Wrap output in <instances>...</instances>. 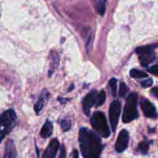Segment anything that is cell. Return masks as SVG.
<instances>
[{
  "label": "cell",
  "mask_w": 158,
  "mask_h": 158,
  "mask_svg": "<svg viewBox=\"0 0 158 158\" xmlns=\"http://www.w3.org/2000/svg\"><path fill=\"white\" fill-rule=\"evenodd\" d=\"M109 86L111 89V94L113 97H115L117 94V80L116 78H112L109 81Z\"/></svg>",
  "instance_id": "cell-18"
},
{
  "label": "cell",
  "mask_w": 158,
  "mask_h": 158,
  "mask_svg": "<svg viewBox=\"0 0 158 158\" xmlns=\"http://www.w3.org/2000/svg\"><path fill=\"white\" fill-rule=\"evenodd\" d=\"M130 135L127 130H122L120 132L115 144V150L117 152L122 153L127 148L129 144Z\"/></svg>",
  "instance_id": "cell-8"
},
{
  "label": "cell",
  "mask_w": 158,
  "mask_h": 158,
  "mask_svg": "<svg viewBox=\"0 0 158 158\" xmlns=\"http://www.w3.org/2000/svg\"><path fill=\"white\" fill-rule=\"evenodd\" d=\"M105 101H106V94H105L104 91L101 90L100 93H98L95 106L98 107V106H102V105L104 104Z\"/></svg>",
  "instance_id": "cell-17"
},
{
  "label": "cell",
  "mask_w": 158,
  "mask_h": 158,
  "mask_svg": "<svg viewBox=\"0 0 158 158\" xmlns=\"http://www.w3.org/2000/svg\"><path fill=\"white\" fill-rule=\"evenodd\" d=\"M60 158H66V149H65V147L62 146L61 150H60Z\"/></svg>",
  "instance_id": "cell-23"
},
{
  "label": "cell",
  "mask_w": 158,
  "mask_h": 158,
  "mask_svg": "<svg viewBox=\"0 0 158 158\" xmlns=\"http://www.w3.org/2000/svg\"><path fill=\"white\" fill-rule=\"evenodd\" d=\"M16 120L17 115L12 109L5 111L0 116V143L11 132L15 126Z\"/></svg>",
  "instance_id": "cell-3"
},
{
  "label": "cell",
  "mask_w": 158,
  "mask_h": 158,
  "mask_svg": "<svg viewBox=\"0 0 158 158\" xmlns=\"http://www.w3.org/2000/svg\"><path fill=\"white\" fill-rule=\"evenodd\" d=\"M120 113H121V103L119 100H114V102H112L109 108L110 122L112 131L114 133L117 131Z\"/></svg>",
  "instance_id": "cell-6"
},
{
  "label": "cell",
  "mask_w": 158,
  "mask_h": 158,
  "mask_svg": "<svg viewBox=\"0 0 158 158\" xmlns=\"http://www.w3.org/2000/svg\"><path fill=\"white\" fill-rule=\"evenodd\" d=\"M52 131H53V126H52V122L46 120L40 131V136L44 139L48 138L52 135Z\"/></svg>",
  "instance_id": "cell-13"
},
{
  "label": "cell",
  "mask_w": 158,
  "mask_h": 158,
  "mask_svg": "<svg viewBox=\"0 0 158 158\" xmlns=\"http://www.w3.org/2000/svg\"><path fill=\"white\" fill-rule=\"evenodd\" d=\"M49 97V91L44 89L43 90V92L41 93V95L39 97V100H37V102L35 103V106H34V110H35V114L38 115L40 112H41L42 110L44 107L45 104L46 103V102L48 101Z\"/></svg>",
  "instance_id": "cell-11"
},
{
  "label": "cell",
  "mask_w": 158,
  "mask_h": 158,
  "mask_svg": "<svg viewBox=\"0 0 158 158\" xmlns=\"http://www.w3.org/2000/svg\"><path fill=\"white\" fill-rule=\"evenodd\" d=\"M148 71H149L150 73H151L152 74H154V75L157 76V74H158V66L157 64L154 65V66H152L151 67H150L149 69H148Z\"/></svg>",
  "instance_id": "cell-22"
},
{
  "label": "cell",
  "mask_w": 158,
  "mask_h": 158,
  "mask_svg": "<svg viewBox=\"0 0 158 158\" xmlns=\"http://www.w3.org/2000/svg\"><path fill=\"white\" fill-rule=\"evenodd\" d=\"M130 75L132 78L136 79H143L148 78V74L147 73L143 72V71L140 70V69H132L130 71Z\"/></svg>",
  "instance_id": "cell-15"
},
{
  "label": "cell",
  "mask_w": 158,
  "mask_h": 158,
  "mask_svg": "<svg viewBox=\"0 0 158 158\" xmlns=\"http://www.w3.org/2000/svg\"><path fill=\"white\" fill-rule=\"evenodd\" d=\"M80 148L83 158H100L103 145L99 136L86 127L80 130Z\"/></svg>",
  "instance_id": "cell-1"
},
{
  "label": "cell",
  "mask_w": 158,
  "mask_h": 158,
  "mask_svg": "<svg viewBox=\"0 0 158 158\" xmlns=\"http://www.w3.org/2000/svg\"><path fill=\"white\" fill-rule=\"evenodd\" d=\"M153 84V80L151 78L148 79L146 80H143V82H141V85L143 87L147 88V87H150V86H152Z\"/></svg>",
  "instance_id": "cell-21"
},
{
  "label": "cell",
  "mask_w": 158,
  "mask_h": 158,
  "mask_svg": "<svg viewBox=\"0 0 158 158\" xmlns=\"http://www.w3.org/2000/svg\"><path fill=\"white\" fill-rule=\"evenodd\" d=\"M73 158H79V153L77 150L74 149L73 151Z\"/></svg>",
  "instance_id": "cell-25"
},
{
  "label": "cell",
  "mask_w": 158,
  "mask_h": 158,
  "mask_svg": "<svg viewBox=\"0 0 158 158\" xmlns=\"http://www.w3.org/2000/svg\"><path fill=\"white\" fill-rule=\"evenodd\" d=\"M97 95L98 92L95 89L90 91L86 97H84L83 100V113L86 116L89 117L90 115V110L94 106H95L96 102H97Z\"/></svg>",
  "instance_id": "cell-7"
},
{
  "label": "cell",
  "mask_w": 158,
  "mask_h": 158,
  "mask_svg": "<svg viewBox=\"0 0 158 158\" xmlns=\"http://www.w3.org/2000/svg\"><path fill=\"white\" fill-rule=\"evenodd\" d=\"M137 103H138V95L136 93H132L128 95L126 100L124 109L123 113V121L125 123H131L138 117L139 114L137 111Z\"/></svg>",
  "instance_id": "cell-2"
},
{
  "label": "cell",
  "mask_w": 158,
  "mask_h": 158,
  "mask_svg": "<svg viewBox=\"0 0 158 158\" xmlns=\"http://www.w3.org/2000/svg\"><path fill=\"white\" fill-rule=\"evenodd\" d=\"M157 45H147V46H140L136 49L140 63L143 66L147 67L156 59L155 49Z\"/></svg>",
  "instance_id": "cell-5"
},
{
  "label": "cell",
  "mask_w": 158,
  "mask_h": 158,
  "mask_svg": "<svg viewBox=\"0 0 158 158\" xmlns=\"http://www.w3.org/2000/svg\"><path fill=\"white\" fill-rule=\"evenodd\" d=\"M58 100H59V101H60V103H61L62 104H64V103H66V102H67L68 100H69V99H67V100H65L64 98H61V97H59Z\"/></svg>",
  "instance_id": "cell-26"
},
{
  "label": "cell",
  "mask_w": 158,
  "mask_h": 158,
  "mask_svg": "<svg viewBox=\"0 0 158 158\" xmlns=\"http://www.w3.org/2000/svg\"><path fill=\"white\" fill-rule=\"evenodd\" d=\"M93 2H94V8H95L97 13L100 14V15H104L105 10H106V1H105V0H95Z\"/></svg>",
  "instance_id": "cell-14"
},
{
  "label": "cell",
  "mask_w": 158,
  "mask_h": 158,
  "mask_svg": "<svg viewBox=\"0 0 158 158\" xmlns=\"http://www.w3.org/2000/svg\"><path fill=\"white\" fill-rule=\"evenodd\" d=\"M73 86H74V85H73V84H72V85H71V86H70V87H69V89H68V91H70L71 89H73Z\"/></svg>",
  "instance_id": "cell-27"
},
{
  "label": "cell",
  "mask_w": 158,
  "mask_h": 158,
  "mask_svg": "<svg viewBox=\"0 0 158 158\" xmlns=\"http://www.w3.org/2000/svg\"><path fill=\"white\" fill-rule=\"evenodd\" d=\"M127 86L124 83H120V90H119V96H120V97H126L127 94Z\"/></svg>",
  "instance_id": "cell-20"
},
{
  "label": "cell",
  "mask_w": 158,
  "mask_h": 158,
  "mask_svg": "<svg viewBox=\"0 0 158 158\" xmlns=\"http://www.w3.org/2000/svg\"><path fill=\"white\" fill-rule=\"evenodd\" d=\"M4 158H18L13 140H9L6 143Z\"/></svg>",
  "instance_id": "cell-12"
},
{
  "label": "cell",
  "mask_w": 158,
  "mask_h": 158,
  "mask_svg": "<svg viewBox=\"0 0 158 158\" xmlns=\"http://www.w3.org/2000/svg\"><path fill=\"white\" fill-rule=\"evenodd\" d=\"M140 106H141V109L145 117L148 118H157V110H156L154 105L150 100L143 97L140 100Z\"/></svg>",
  "instance_id": "cell-9"
},
{
  "label": "cell",
  "mask_w": 158,
  "mask_h": 158,
  "mask_svg": "<svg viewBox=\"0 0 158 158\" xmlns=\"http://www.w3.org/2000/svg\"><path fill=\"white\" fill-rule=\"evenodd\" d=\"M90 123L94 131L104 138H107L110 135V130L108 126L107 120L104 114L100 111L94 113L90 118Z\"/></svg>",
  "instance_id": "cell-4"
},
{
  "label": "cell",
  "mask_w": 158,
  "mask_h": 158,
  "mask_svg": "<svg viewBox=\"0 0 158 158\" xmlns=\"http://www.w3.org/2000/svg\"><path fill=\"white\" fill-rule=\"evenodd\" d=\"M151 93H152V94L155 96V97H158V89H157V86H155V87L153 88L152 90H151Z\"/></svg>",
  "instance_id": "cell-24"
},
{
  "label": "cell",
  "mask_w": 158,
  "mask_h": 158,
  "mask_svg": "<svg viewBox=\"0 0 158 158\" xmlns=\"http://www.w3.org/2000/svg\"><path fill=\"white\" fill-rule=\"evenodd\" d=\"M60 149V142L56 138H54L49 142V145L45 150L43 158H56L57 152Z\"/></svg>",
  "instance_id": "cell-10"
},
{
  "label": "cell",
  "mask_w": 158,
  "mask_h": 158,
  "mask_svg": "<svg viewBox=\"0 0 158 158\" xmlns=\"http://www.w3.org/2000/svg\"><path fill=\"white\" fill-rule=\"evenodd\" d=\"M60 126H61V128L63 129V131H68L70 130L71 126H72V123H71V121L68 119H64V120H62L60 121Z\"/></svg>",
  "instance_id": "cell-19"
},
{
  "label": "cell",
  "mask_w": 158,
  "mask_h": 158,
  "mask_svg": "<svg viewBox=\"0 0 158 158\" xmlns=\"http://www.w3.org/2000/svg\"><path fill=\"white\" fill-rule=\"evenodd\" d=\"M152 141H150L148 139L145 138L140 144L138 145V150L142 154H148V151H149L150 144Z\"/></svg>",
  "instance_id": "cell-16"
}]
</instances>
